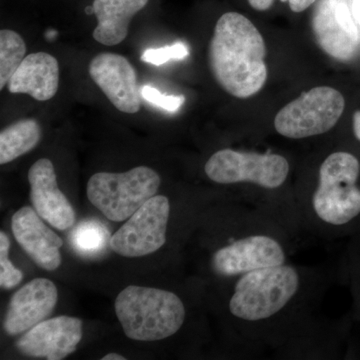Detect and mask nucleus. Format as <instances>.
Instances as JSON below:
<instances>
[{"label":"nucleus","instance_id":"nucleus-1","mask_svg":"<svg viewBox=\"0 0 360 360\" xmlns=\"http://www.w3.org/2000/svg\"><path fill=\"white\" fill-rule=\"evenodd\" d=\"M227 314L245 354L285 352L317 326L314 309L326 276L291 262L251 270L229 281Z\"/></svg>","mask_w":360,"mask_h":360},{"label":"nucleus","instance_id":"nucleus-2","mask_svg":"<svg viewBox=\"0 0 360 360\" xmlns=\"http://www.w3.org/2000/svg\"><path fill=\"white\" fill-rule=\"evenodd\" d=\"M360 161L348 151H335L317 168L314 186L295 195L300 231L323 238L360 231Z\"/></svg>","mask_w":360,"mask_h":360},{"label":"nucleus","instance_id":"nucleus-3","mask_svg":"<svg viewBox=\"0 0 360 360\" xmlns=\"http://www.w3.org/2000/svg\"><path fill=\"white\" fill-rule=\"evenodd\" d=\"M266 46L257 26L243 14L226 13L215 25L210 65L217 84L238 98L259 92L267 80Z\"/></svg>","mask_w":360,"mask_h":360},{"label":"nucleus","instance_id":"nucleus-4","mask_svg":"<svg viewBox=\"0 0 360 360\" xmlns=\"http://www.w3.org/2000/svg\"><path fill=\"white\" fill-rule=\"evenodd\" d=\"M206 176L221 186H245L257 189L265 210L300 231L295 210L278 198L290 174V163L278 153L224 148L213 153L205 165Z\"/></svg>","mask_w":360,"mask_h":360},{"label":"nucleus","instance_id":"nucleus-5","mask_svg":"<svg viewBox=\"0 0 360 360\" xmlns=\"http://www.w3.org/2000/svg\"><path fill=\"white\" fill-rule=\"evenodd\" d=\"M115 305L124 335L134 340L170 338L179 333L187 316L179 295L158 288L127 286L117 295Z\"/></svg>","mask_w":360,"mask_h":360},{"label":"nucleus","instance_id":"nucleus-6","mask_svg":"<svg viewBox=\"0 0 360 360\" xmlns=\"http://www.w3.org/2000/svg\"><path fill=\"white\" fill-rule=\"evenodd\" d=\"M160 184L153 168L137 167L122 174L97 172L89 180L86 193L106 219L123 221L155 195Z\"/></svg>","mask_w":360,"mask_h":360},{"label":"nucleus","instance_id":"nucleus-7","mask_svg":"<svg viewBox=\"0 0 360 360\" xmlns=\"http://www.w3.org/2000/svg\"><path fill=\"white\" fill-rule=\"evenodd\" d=\"M345 106V97L338 90L314 87L281 108L274 118V127L277 134L290 139L326 134L335 127Z\"/></svg>","mask_w":360,"mask_h":360},{"label":"nucleus","instance_id":"nucleus-8","mask_svg":"<svg viewBox=\"0 0 360 360\" xmlns=\"http://www.w3.org/2000/svg\"><path fill=\"white\" fill-rule=\"evenodd\" d=\"M172 205L167 196L155 195L110 238L111 250L124 257H141L160 250L167 243Z\"/></svg>","mask_w":360,"mask_h":360},{"label":"nucleus","instance_id":"nucleus-9","mask_svg":"<svg viewBox=\"0 0 360 360\" xmlns=\"http://www.w3.org/2000/svg\"><path fill=\"white\" fill-rule=\"evenodd\" d=\"M311 25L317 44L330 58L340 61L354 58L360 32L347 0H321L315 7Z\"/></svg>","mask_w":360,"mask_h":360},{"label":"nucleus","instance_id":"nucleus-10","mask_svg":"<svg viewBox=\"0 0 360 360\" xmlns=\"http://www.w3.org/2000/svg\"><path fill=\"white\" fill-rule=\"evenodd\" d=\"M89 75L108 101L122 112L141 110V89L134 66L120 54L103 52L91 59Z\"/></svg>","mask_w":360,"mask_h":360},{"label":"nucleus","instance_id":"nucleus-11","mask_svg":"<svg viewBox=\"0 0 360 360\" xmlns=\"http://www.w3.org/2000/svg\"><path fill=\"white\" fill-rule=\"evenodd\" d=\"M82 338V321L63 315L33 326L21 336L16 347L28 356L60 360L77 350Z\"/></svg>","mask_w":360,"mask_h":360},{"label":"nucleus","instance_id":"nucleus-12","mask_svg":"<svg viewBox=\"0 0 360 360\" xmlns=\"http://www.w3.org/2000/svg\"><path fill=\"white\" fill-rule=\"evenodd\" d=\"M30 201L39 217L52 226L65 231L75 222V212L58 184L53 163L47 158L37 160L28 172Z\"/></svg>","mask_w":360,"mask_h":360},{"label":"nucleus","instance_id":"nucleus-13","mask_svg":"<svg viewBox=\"0 0 360 360\" xmlns=\"http://www.w3.org/2000/svg\"><path fill=\"white\" fill-rule=\"evenodd\" d=\"M56 284L46 278H35L16 291L11 297L4 319L8 335H18L44 321L58 302Z\"/></svg>","mask_w":360,"mask_h":360},{"label":"nucleus","instance_id":"nucleus-14","mask_svg":"<svg viewBox=\"0 0 360 360\" xmlns=\"http://www.w3.org/2000/svg\"><path fill=\"white\" fill-rule=\"evenodd\" d=\"M34 208L25 206L14 213L11 229L20 248L42 269L53 271L60 266L63 240L44 224Z\"/></svg>","mask_w":360,"mask_h":360},{"label":"nucleus","instance_id":"nucleus-15","mask_svg":"<svg viewBox=\"0 0 360 360\" xmlns=\"http://www.w3.org/2000/svg\"><path fill=\"white\" fill-rule=\"evenodd\" d=\"M7 85L11 94H28L35 101L53 98L59 86L58 59L42 51L25 56Z\"/></svg>","mask_w":360,"mask_h":360},{"label":"nucleus","instance_id":"nucleus-16","mask_svg":"<svg viewBox=\"0 0 360 360\" xmlns=\"http://www.w3.org/2000/svg\"><path fill=\"white\" fill-rule=\"evenodd\" d=\"M149 0H94L92 11L97 26L92 37L99 44L115 46L129 34L130 21L142 11Z\"/></svg>","mask_w":360,"mask_h":360},{"label":"nucleus","instance_id":"nucleus-17","mask_svg":"<svg viewBox=\"0 0 360 360\" xmlns=\"http://www.w3.org/2000/svg\"><path fill=\"white\" fill-rule=\"evenodd\" d=\"M41 127L35 120H22L0 132V165H7L37 148L41 139Z\"/></svg>","mask_w":360,"mask_h":360},{"label":"nucleus","instance_id":"nucleus-18","mask_svg":"<svg viewBox=\"0 0 360 360\" xmlns=\"http://www.w3.org/2000/svg\"><path fill=\"white\" fill-rule=\"evenodd\" d=\"M26 44L20 34L13 30L0 32V89L8 84L25 58Z\"/></svg>","mask_w":360,"mask_h":360},{"label":"nucleus","instance_id":"nucleus-19","mask_svg":"<svg viewBox=\"0 0 360 360\" xmlns=\"http://www.w3.org/2000/svg\"><path fill=\"white\" fill-rule=\"evenodd\" d=\"M110 232L101 222L89 219L77 225L71 236V243L79 255L94 257L110 245Z\"/></svg>","mask_w":360,"mask_h":360},{"label":"nucleus","instance_id":"nucleus-20","mask_svg":"<svg viewBox=\"0 0 360 360\" xmlns=\"http://www.w3.org/2000/svg\"><path fill=\"white\" fill-rule=\"evenodd\" d=\"M11 240L4 231L0 232V286L4 290H11L22 281V272L16 269L11 260L8 253Z\"/></svg>","mask_w":360,"mask_h":360},{"label":"nucleus","instance_id":"nucleus-21","mask_svg":"<svg viewBox=\"0 0 360 360\" xmlns=\"http://www.w3.org/2000/svg\"><path fill=\"white\" fill-rule=\"evenodd\" d=\"M189 56L188 47L182 42L160 47L158 49H148L141 56L143 63L153 65H162L169 60H182Z\"/></svg>","mask_w":360,"mask_h":360},{"label":"nucleus","instance_id":"nucleus-22","mask_svg":"<svg viewBox=\"0 0 360 360\" xmlns=\"http://www.w3.org/2000/svg\"><path fill=\"white\" fill-rule=\"evenodd\" d=\"M141 96L148 103L162 108V110L169 111V112H175L179 110L186 101L184 96L162 94L160 90L153 89L149 85H144L141 87Z\"/></svg>","mask_w":360,"mask_h":360},{"label":"nucleus","instance_id":"nucleus-23","mask_svg":"<svg viewBox=\"0 0 360 360\" xmlns=\"http://www.w3.org/2000/svg\"><path fill=\"white\" fill-rule=\"evenodd\" d=\"M352 260V279H354V293L360 309V251H355Z\"/></svg>","mask_w":360,"mask_h":360},{"label":"nucleus","instance_id":"nucleus-24","mask_svg":"<svg viewBox=\"0 0 360 360\" xmlns=\"http://www.w3.org/2000/svg\"><path fill=\"white\" fill-rule=\"evenodd\" d=\"M281 2H288L293 13H300L307 11L316 0H281Z\"/></svg>","mask_w":360,"mask_h":360},{"label":"nucleus","instance_id":"nucleus-25","mask_svg":"<svg viewBox=\"0 0 360 360\" xmlns=\"http://www.w3.org/2000/svg\"><path fill=\"white\" fill-rule=\"evenodd\" d=\"M250 6L255 11H265L274 4V0H248Z\"/></svg>","mask_w":360,"mask_h":360},{"label":"nucleus","instance_id":"nucleus-26","mask_svg":"<svg viewBox=\"0 0 360 360\" xmlns=\"http://www.w3.org/2000/svg\"><path fill=\"white\" fill-rule=\"evenodd\" d=\"M352 129H354L355 139L360 142V110L354 113V120H352Z\"/></svg>","mask_w":360,"mask_h":360},{"label":"nucleus","instance_id":"nucleus-27","mask_svg":"<svg viewBox=\"0 0 360 360\" xmlns=\"http://www.w3.org/2000/svg\"><path fill=\"white\" fill-rule=\"evenodd\" d=\"M103 360H125L127 357L122 356V355L117 354H108L105 356H103Z\"/></svg>","mask_w":360,"mask_h":360}]
</instances>
